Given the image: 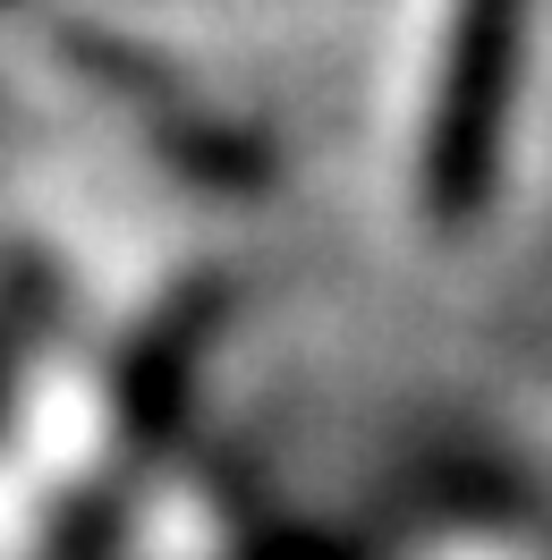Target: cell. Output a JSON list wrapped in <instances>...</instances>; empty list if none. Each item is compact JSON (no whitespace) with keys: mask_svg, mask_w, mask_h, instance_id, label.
I'll list each match as a JSON object with an SVG mask.
<instances>
[{"mask_svg":"<svg viewBox=\"0 0 552 560\" xmlns=\"http://www.w3.org/2000/svg\"><path fill=\"white\" fill-rule=\"evenodd\" d=\"M442 18V35H434V137L468 144L476 137V119L493 110V77L510 60V26L527 18V0H442L434 9Z\"/></svg>","mask_w":552,"mask_h":560,"instance_id":"cell-1","label":"cell"}]
</instances>
